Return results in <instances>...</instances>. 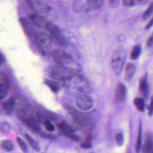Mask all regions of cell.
I'll use <instances>...</instances> for the list:
<instances>
[{
	"label": "cell",
	"mask_w": 153,
	"mask_h": 153,
	"mask_svg": "<svg viewBox=\"0 0 153 153\" xmlns=\"http://www.w3.org/2000/svg\"><path fill=\"white\" fill-rule=\"evenodd\" d=\"M76 74V72L74 69L59 65L53 66L48 69L50 77L59 81H65Z\"/></svg>",
	"instance_id": "1"
},
{
	"label": "cell",
	"mask_w": 153,
	"mask_h": 153,
	"mask_svg": "<svg viewBox=\"0 0 153 153\" xmlns=\"http://www.w3.org/2000/svg\"><path fill=\"white\" fill-rule=\"evenodd\" d=\"M125 59L126 55L124 50L119 48L114 51L111 59V66L116 75L121 74L124 66Z\"/></svg>",
	"instance_id": "2"
},
{
	"label": "cell",
	"mask_w": 153,
	"mask_h": 153,
	"mask_svg": "<svg viewBox=\"0 0 153 153\" xmlns=\"http://www.w3.org/2000/svg\"><path fill=\"white\" fill-rule=\"evenodd\" d=\"M64 82L67 86L78 90L80 91H85L88 86L87 80L82 75L77 74Z\"/></svg>",
	"instance_id": "3"
},
{
	"label": "cell",
	"mask_w": 153,
	"mask_h": 153,
	"mask_svg": "<svg viewBox=\"0 0 153 153\" xmlns=\"http://www.w3.org/2000/svg\"><path fill=\"white\" fill-rule=\"evenodd\" d=\"M45 29L49 32L53 38L61 45H63L65 43L64 37L62 35L61 30L55 25L51 22H47L45 25Z\"/></svg>",
	"instance_id": "4"
},
{
	"label": "cell",
	"mask_w": 153,
	"mask_h": 153,
	"mask_svg": "<svg viewBox=\"0 0 153 153\" xmlns=\"http://www.w3.org/2000/svg\"><path fill=\"white\" fill-rule=\"evenodd\" d=\"M52 57L57 65L62 66H65V65L71 63L72 60L71 57L69 54L66 52L59 50L54 51L52 53Z\"/></svg>",
	"instance_id": "5"
},
{
	"label": "cell",
	"mask_w": 153,
	"mask_h": 153,
	"mask_svg": "<svg viewBox=\"0 0 153 153\" xmlns=\"http://www.w3.org/2000/svg\"><path fill=\"white\" fill-rule=\"evenodd\" d=\"M75 102L77 107L83 111L90 109L93 105V102L91 98L85 94L78 96L75 99Z\"/></svg>",
	"instance_id": "6"
},
{
	"label": "cell",
	"mask_w": 153,
	"mask_h": 153,
	"mask_svg": "<svg viewBox=\"0 0 153 153\" xmlns=\"http://www.w3.org/2000/svg\"><path fill=\"white\" fill-rule=\"evenodd\" d=\"M29 6L36 11L41 13L47 12L50 10V7L48 6L42 0H26Z\"/></svg>",
	"instance_id": "7"
},
{
	"label": "cell",
	"mask_w": 153,
	"mask_h": 153,
	"mask_svg": "<svg viewBox=\"0 0 153 153\" xmlns=\"http://www.w3.org/2000/svg\"><path fill=\"white\" fill-rule=\"evenodd\" d=\"M59 128L62 131V133L68 137H69V138H71L72 140L77 142L80 140L79 137L74 133L73 129L66 121L61 122L59 124Z\"/></svg>",
	"instance_id": "8"
},
{
	"label": "cell",
	"mask_w": 153,
	"mask_h": 153,
	"mask_svg": "<svg viewBox=\"0 0 153 153\" xmlns=\"http://www.w3.org/2000/svg\"><path fill=\"white\" fill-rule=\"evenodd\" d=\"M20 23H21L25 33L28 36H29L30 37H33L35 39V38L37 36V34L35 32V30L33 28L32 26L30 25V23L24 18H21L20 19Z\"/></svg>",
	"instance_id": "9"
},
{
	"label": "cell",
	"mask_w": 153,
	"mask_h": 153,
	"mask_svg": "<svg viewBox=\"0 0 153 153\" xmlns=\"http://www.w3.org/2000/svg\"><path fill=\"white\" fill-rule=\"evenodd\" d=\"M8 90V81L4 74L0 73V100L7 94Z\"/></svg>",
	"instance_id": "10"
},
{
	"label": "cell",
	"mask_w": 153,
	"mask_h": 153,
	"mask_svg": "<svg viewBox=\"0 0 153 153\" xmlns=\"http://www.w3.org/2000/svg\"><path fill=\"white\" fill-rule=\"evenodd\" d=\"M115 99L118 102H122L124 100L126 96V89L122 84H119L115 91Z\"/></svg>",
	"instance_id": "11"
},
{
	"label": "cell",
	"mask_w": 153,
	"mask_h": 153,
	"mask_svg": "<svg viewBox=\"0 0 153 153\" xmlns=\"http://www.w3.org/2000/svg\"><path fill=\"white\" fill-rule=\"evenodd\" d=\"M139 88H140V90L143 96L145 99H146L148 97V95L149 94V85L148 84L146 75L143 76L140 79Z\"/></svg>",
	"instance_id": "12"
},
{
	"label": "cell",
	"mask_w": 153,
	"mask_h": 153,
	"mask_svg": "<svg viewBox=\"0 0 153 153\" xmlns=\"http://www.w3.org/2000/svg\"><path fill=\"white\" fill-rule=\"evenodd\" d=\"M14 99L12 97H10L7 100L4 102L2 105V108L5 114L7 115H10L14 109Z\"/></svg>",
	"instance_id": "13"
},
{
	"label": "cell",
	"mask_w": 153,
	"mask_h": 153,
	"mask_svg": "<svg viewBox=\"0 0 153 153\" xmlns=\"http://www.w3.org/2000/svg\"><path fill=\"white\" fill-rule=\"evenodd\" d=\"M29 19L36 26L39 27H41L43 26H45V25L47 23L45 19L43 17L37 14H30L29 16Z\"/></svg>",
	"instance_id": "14"
},
{
	"label": "cell",
	"mask_w": 153,
	"mask_h": 153,
	"mask_svg": "<svg viewBox=\"0 0 153 153\" xmlns=\"http://www.w3.org/2000/svg\"><path fill=\"white\" fill-rule=\"evenodd\" d=\"M87 7H90L89 0H74V8L76 11L84 10Z\"/></svg>",
	"instance_id": "15"
},
{
	"label": "cell",
	"mask_w": 153,
	"mask_h": 153,
	"mask_svg": "<svg viewBox=\"0 0 153 153\" xmlns=\"http://www.w3.org/2000/svg\"><path fill=\"white\" fill-rule=\"evenodd\" d=\"M152 137L148 134L146 136L145 143L143 146L142 152L143 153H152Z\"/></svg>",
	"instance_id": "16"
},
{
	"label": "cell",
	"mask_w": 153,
	"mask_h": 153,
	"mask_svg": "<svg viewBox=\"0 0 153 153\" xmlns=\"http://www.w3.org/2000/svg\"><path fill=\"white\" fill-rule=\"evenodd\" d=\"M135 72V66L133 63H128L125 69V79L128 80L132 78Z\"/></svg>",
	"instance_id": "17"
},
{
	"label": "cell",
	"mask_w": 153,
	"mask_h": 153,
	"mask_svg": "<svg viewBox=\"0 0 153 153\" xmlns=\"http://www.w3.org/2000/svg\"><path fill=\"white\" fill-rule=\"evenodd\" d=\"M47 85L49 87V88L54 93H57L60 88L59 85L57 83V82L53 81V80H50V79H47L45 82Z\"/></svg>",
	"instance_id": "18"
},
{
	"label": "cell",
	"mask_w": 153,
	"mask_h": 153,
	"mask_svg": "<svg viewBox=\"0 0 153 153\" xmlns=\"http://www.w3.org/2000/svg\"><path fill=\"white\" fill-rule=\"evenodd\" d=\"M1 147L6 151H11L14 148V143L10 140H4L1 142Z\"/></svg>",
	"instance_id": "19"
},
{
	"label": "cell",
	"mask_w": 153,
	"mask_h": 153,
	"mask_svg": "<svg viewBox=\"0 0 153 153\" xmlns=\"http://www.w3.org/2000/svg\"><path fill=\"white\" fill-rule=\"evenodd\" d=\"M24 137L26 139V140H27V142H28V143L30 145V146L33 149H35L36 151H39V146L38 144L30 136H29L27 134H24Z\"/></svg>",
	"instance_id": "20"
},
{
	"label": "cell",
	"mask_w": 153,
	"mask_h": 153,
	"mask_svg": "<svg viewBox=\"0 0 153 153\" xmlns=\"http://www.w3.org/2000/svg\"><path fill=\"white\" fill-rule=\"evenodd\" d=\"M141 140H142V125L140 123L139 129H138V133H137V141H136V152L139 153L140 146H141Z\"/></svg>",
	"instance_id": "21"
},
{
	"label": "cell",
	"mask_w": 153,
	"mask_h": 153,
	"mask_svg": "<svg viewBox=\"0 0 153 153\" xmlns=\"http://www.w3.org/2000/svg\"><path fill=\"white\" fill-rule=\"evenodd\" d=\"M133 103L136 107V108L139 111H143L144 108H145V103L144 101L142 98L139 97H136L134 99Z\"/></svg>",
	"instance_id": "22"
},
{
	"label": "cell",
	"mask_w": 153,
	"mask_h": 153,
	"mask_svg": "<svg viewBox=\"0 0 153 153\" xmlns=\"http://www.w3.org/2000/svg\"><path fill=\"white\" fill-rule=\"evenodd\" d=\"M140 51H141V48H140V45L135 46L133 48V50H132V51L131 53V59H133L134 60L137 59L138 57L139 56L140 54Z\"/></svg>",
	"instance_id": "23"
},
{
	"label": "cell",
	"mask_w": 153,
	"mask_h": 153,
	"mask_svg": "<svg viewBox=\"0 0 153 153\" xmlns=\"http://www.w3.org/2000/svg\"><path fill=\"white\" fill-rule=\"evenodd\" d=\"M103 4V0H89L90 7L93 8H97L100 7Z\"/></svg>",
	"instance_id": "24"
},
{
	"label": "cell",
	"mask_w": 153,
	"mask_h": 153,
	"mask_svg": "<svg viewBox=\"0 0 153 153\" xmlns=\"http://www.w3.org/2000/svg\"><path fill=\"white\" fill-rule=\"evenodd\" d=\"M11 126L7 122H2L0 123V131L1 132H8L10 130Z\"/></svg>",
	"instance_id": "25"
},
{
	"label": "cell",
	"mask_w": 153,
	"mask_h": 153,
	"mask_svg": "<svg viewBox=\"0 0 153 153\" xmlns=\"http://www.w3.org/2000/svg\"><path fill=\"white\" fill-rule=\"evenodd\" d=\"M16 142H17V144L19 145V146H20V148H21V149H22L24 152H27V145H26V143H25V142H24L21 138L17 137L16 138Z\"/></svg>",
	"instance_id": "26"
},
{
	"label": "cell",
	"mask_w": 153,
	"mask_h": 153,
	"mask_svg": "<svg viewBox=\"0 0 153 153\" xmlns=\"http://www.w3.org/2000/svg\"><path fill=\"white\" fill-rule=\"evenodd\" d=\"M152 12H153V5H152V4H151L148 8L145 11V13L142 15V19L144 20H146L151 16Z\"/></svg>",
	"instance_id": "27"
},
{
	"label": "cell",
	"mask_w": 153,
	"mask_h": 153,
	"mask_svg": "<svg viewBox=\"0 0 153 153\" xmlns=\"http://www.w3.org/2000/svg\"><path fill=\"white\" fill-rule=\"evenodd\" d=\"M44 125L45 127V128L48 131H53L54 130V125L48 120H45L44 121Z\"/></svg>",
	"instance_id": "28"
},
{
	"label": "cell",
	"mask_w": 153,
	"mask_h": 153,
	"mask_svg": "<svg viewBox=\"0 0 153 153\" xmlns=\"http://www.w3.org/2000/svg\"><path fill=\"white\" fill-rule=\"evenodd\" d=\"M115 141L117 144L118 146H121L123 145V142H124V139H123V136L121 133H118L116 136H115Z\"/></svg>",
	"instance_id": "29"
},
{
	"label": "cell",
	"mask_w": 153,
	"mask_h": 153,
	"mask_svg": "<svg viewBox=\"0 0 153 153\" xmlns=\"http://www.w3.org/2000/svg\"><path fill=\"white\" fill-rule=\"evenodd\" d=\"M81 146L83 148H90L91 147V143L90 138H87L81 145Z\"/></svg>",
	"instance_id": "30"
},
{
	"label": "cell",
	"mask_w": 153,
	"mask_h": 153,
	"mask_svg": "<svg viewBox=\"0 0 153 153\" xmlns=\"http://www.w3.org/2000/svg\"><path fill=\"white\" fill-rule=\"evenodd\" d=\"M120 0H109V5L112 8H116L119 6Z\"/></svg>",
	"instance_id": "31"
},
{
	"label": "cell",
	"mask_w": 153,
	"mask_h": 153,
	"mask_svg": "<svg viewBox=\"0 0 153 153\" xmlns=\"http://www.w3.org/2000/svg\"><path fill=\"white\" fill-rule=\"evenodd\" d=\"M123 4L126 7H131L135 5L133 0H123Z\"/></svg>",
	"instance_id": "32"
},
{
	"label": "cell",
	"mask_w": 153,
	"mask_h": 153,
	"mask_svg": "<svg viewBox=\"0 0 153 153\" xmlns=\"http://www.w3.org/2000/svg\"><path fill=\"white\" fill-rule=\"evenodd\" d=\"M152 41H153V39H152V36H150L149 38L148 39V41H147V46L148 47H152Z\"/></svg>",
	"instance_id": "33"
},
{
	"label": "cell",
	"mask_w": 153,
	"mask_h": 153,
	"mask_svg": "<svg viewBox=\"0 0 153 153\" xmlns=\"http://www.w3.org/2000/svg\"><path fill=\"white\" fill-rule=\"evenodd\" d=\"M4 57L1 53H0V66L4 63Z\"/></svg>",
	"instance_id": "34"
},
{
	"label": "cell",
	"mask_w": 153,
	"mask_h": 153,
	"mask_svg": "<svg viewBox=\"0 0 153 153\" xmlns=\"http://www.w3.org/2000/svg\"><path fill=\"white\" fill-rule=\"evenodd\" d=\"M149 115H151L152 113V99L150 103V105H149Z\"/></svg>",
	"instance_id": "35"
},
{
	"label": "cell",
	"mask_w": 153,
	"mask_h": 153,
	"mask_svg": "<svg viewBox=\"0 0 153 153\" xmlns=\"http://www.w3.org/2000/svg\"><path fill=\"white\" fill-rule=\"evenodd\" d=\"M152 25V19H151V20H150L149 23L146 25V28H145V29H148L150 28V27H151Z\"/></svg>",
	"instance_id": "36"
},
{
	"label": "cell",
	"mask_w": 153,
	"mask_h": 153,
	"mask_svg": "<svg viewBox=\"0 0 153 153\" xmlns=\"http://www.w3.org/2000/svg\"><path fill=\"white\" fill-rule=\"evenodd\" d=\"M133 1H134V2H135V1H137L139 3H143L145 2V0H133Z\"/></svg>",
	"instance_id": "37"
}]
</instances>
